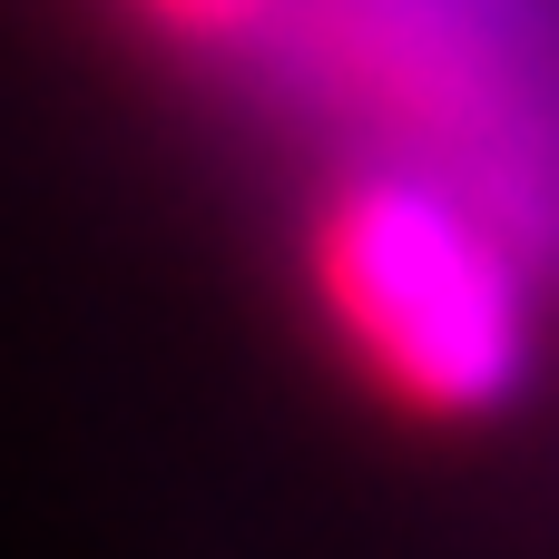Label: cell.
Listing matches in <instances>:
<instances>
[{
    "mask_svg": "<svg viewBox=\"0 0 559 559\" xmlns=\"http://www.w3.org/2000/svg\"><path fill=\"white\" fill-rule=\"evenodd\" d=\"M314 305L354 373L423 423H491L540 373V255L413 157L334 177L314 206Z\"/></svg>",
    "mask_w": 559,
    "mask_h": 559,
    "instance_id": "cell-1",
    "label": "cell"
},
{
    "mask_svg": "<svg viewBox=\"0 0 559 559\" xmlns=\"http://www.w3.org/2000/svg\"><path fill=\"white\" fill-rule=\"evenodd\" d=\"M275 49L383 157L472 187L559 265V49L531 0H295Z\"/></svg>",
    "mask_w": 559,
    "mask_h": 559,
    "instance_id": "cell-2",
    "label": "cell"
},
{
    "mask_svg": "<svg viewBox=\"0 0 559 559\" xmlns=\"http://www.w3.org/2000/svg\"><path fill=\"white\" fill-rule=\"evenodd\" d=\"M128 10L187 59H265L295 0H128Z\"/></svg>",
    "mask_w": 559,
    "mask_h": 559,
    "instance_id": "cell-3",
    "label": "cell"
}]
</instances>
